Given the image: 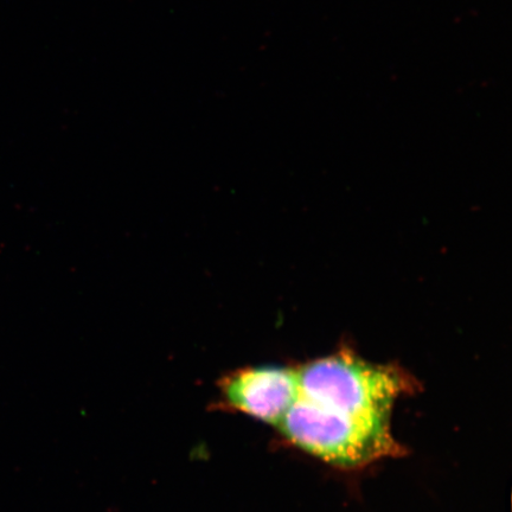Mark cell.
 Returning a JSON list of instances; mask_svg holds the SVG:
<instances>
[{"label":"cell","mask_w":512,"mask_h":512,"mask_svg":"<svg viewBox=\"0 0 512 512\" xmlns=\"http://www.w3.org/2000/svg\"><path fill=\"white\" fill-rule=\"evenodd\" d=\"M222 405L277 428L296 398L297 369L261 366L238 369L219 382Z\"/></svg>","instance_id":"2"},{"label":"cell","mask_w":512,"mask_h":512,"mask_svg":"<svg viewBox=\"0 0 512 512\" xmlns=\"http://www.w3.org/2000/svg\"><path fill=\"white\" fill-rule=\"evenodd\" d=\"M297 376L296 398L277 427L288 443L345 470L405 452L392 432L396 400L415 389L405 370L338 351Z\"/></svg>","instance_id":"1"}]
</instances>
